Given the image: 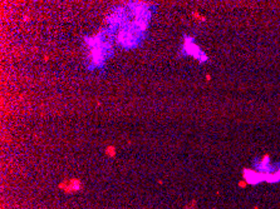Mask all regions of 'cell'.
I'll use <instances>...</instances> for the list:
<instances>
[{"label": "cell", "mask_w": 280, "mask_h": 209, "mask_svg": "<svg viewBox=\"0 0 280 209\" xmlns=\"http://www.w3.org/2000/svg\"><path fill=\"white\" fill-rule=\"evenodd\" d=\"M265 177V182L266 183H270V184H274V183H279L280 182V168L271 173V174H267V175H264Z\"/></svg>", "instance_id": "obj_7"}, {"label": "cell", "mask_w": 280, "mask_h": 209, "mask_svg": "<svg viewBox=\"0 0 280 209\" xmlns=\"http://www.w3.org/2000/svg\"><path fill=\"white\" fill-rule=\"evenodd\" d=\"M279 112H280V107H279Z\"/></svg>", "instance_id": "obj_14"}, {"label": "cell", "mask_w": 280, "mask_h": 209, "mask_svg": "<svg viewBox=\"0 0 280 209\" xmlns=\"http://www.w3.org/2000/svg\"><path fill=\"white\" fill-rule=\"evenodd\" d=\"M104 153L106 155H108L109 158H115L116 154H117V148L115 145H107L106 149H104Z\"/></svg>", "instance_id": "obj_8"}, {"label": "cell", "mask_w": 280, "mask_h": 209, "mask_svg": "<svg viewBox=\"0 0 280 209\" xmlns=\"http://www.w3.org/2000/svg\"><path fill=\"white\" fill-rule=\"evenodd\" d=\"M104 46L106 45L103 43V44H99V45H96V46H92L90 48V60H92V64L93 65L99 66V65H102L106 61L107 54H106Z\"/></svg>", "instance_id": "obj_4"}, {"label": "cell", "mask_w": 280, "mask_h": 209, "mask_svg": "<svg viewBox=\"0 0 280 209\" xmlns=\"http://www.w3.org/2000/svg\"><path fill=\"white\" fill-rule=\"evenodd\" d=\"M181 51L185 55H190V56L195 58L196 60H199V63H205V61L209 60V56L201 50L200 46L196 45L195 38L190 36V35L183 36V44H182V50Z\"/></svg>", "instance_id": "obj_1"}, {"label": "cell", "mask_w": 280, "mask_h": 209, "mask_svg": "<svg viewBox=\"0 0 280 209\" xmlns=\"http://www.w3.org/2000/svg\"><path fill=\"white\" fill-rule=\"evenodd\" d=\"M252 167L256 172L261 173L262 175H267L271 174L274 172H276L280 168L279 163H271V158L269 154H264L261 158H255L252 160Z\"/></svg>", "instance_id": "obj_3"}, {"label": "cell", "mask_w": 280, "mask_h": 209, "mask_svg": "<svg viewBox=\"0 0 280 209\" xmlns=\"http://www.w3.org/2000/svg\"><path fill=\"white\" fill-rule=\"evenodd\" d=\"M27 20H30V18L29 17H24V22H27Z\"/></svg>", "instance_id": "obj_12"}, {"label": "cell", "mask_w": 280, "mask_h": 209, "mask_svg": "<svg viewBox=\"0 0 280 209\" xmlns=\"http://www.w3.org/2000/svg\"><path fill=\"white\" fill-rule=\"evenodd\" d=\"M242 177H244V180L250 185H257V184L265 182V177L261 173L256 172L255 169L244 168L242 169Z\"/></svg>", "instance_id": "obj_5"}, {"label": "cell", "mask_w": 280, "mask_h": 209, "mask_svg": "<svg viewBox=\"0 0 280 209\" xmlns=\"http://www.w3.org/2000/svg\"><path fill=\"white\" fill-rule=\"evenodd\" d=\"M192 17H194V19H196V20H200V22H206V18H205V17H201L197 12H194V13H192Z\"/></svg>", "instance_id": "obj_9"}, {"label": "cell", "mask_w": 280, "mask_h": 209, "mask_svg": "<svg viewBox=\"0 0 280 209\" xmlns=\"http://www.w3.org/2000/svg\"><path fill=\"white\" fill-rule=\"evenodd\" d=\"M246 185H247V183H246V182H245V180H244V179H242V180H240V182H239V187H240V188H245V187H246Z\"/></svg>", "instance_id": "obj_10"}, {"label": "cell", "mask_w": 280, "mask_h": 209, "mask_svg": "<svg viewBox=\"0 0 280 209\" xmlns=\"http://www.w3.org/2000/svg\"><path fill=\"white\" fill-rule=\"evenodd\" d=\"M205 79H206V81H210V80H211V75H210V74H206Z\"/></svg>", "instance_id": "obj_11"}, {"label": "cell", "mask_w": 280, "mask_h": 209, "mask_svg": "<svg viewBox=\"0 0 280 209\" xmlns=\"http://www.w3.org/2000/svg\"><path fill=\"white\" fill-rule=\"evenodd\" d=\"M58 187H59L63 192L70 194V193H74V192L80 190L83 185H82V182H80L79 179L73 178V179H70V180H68V182H67V180H65V182H62Z\"/></svg>", "instance_id": "obj_6"}, {"label": "cell", "mask_w": 280, "mask_h": 209, "mask_svg": "<svg viewBox=\"0 0 280 209\" xmlns=\"http://www.w3.org/2000/svg\"><path fill=\"white\" fill-rule=\"evenodd\" d=\"M141 30L135 25V23H132L131 27L128 28H122L118 33V41L121 43V45H123L125 48H133L137 44V34ZM142 33V32H141Z\"/></svg>", "instance_id": "obj_2"}, {"label": "cell", "mask_w": 280, "mask_h": 209, "mask_svg": "<svg viewBox=\"0 0 280 209\" xmlns=\"http://www.w3.org/2000/svg\"><path fill=\"white\" fill-rule=\"evenodd\" d=\"M185 209H189V207H187V208H185Z\"/></svg>", "instance_id": "obj_13"}]
</instances>
